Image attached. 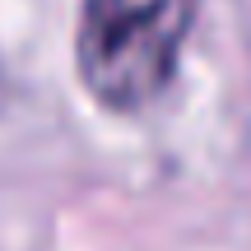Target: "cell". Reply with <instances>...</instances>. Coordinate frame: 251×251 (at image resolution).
I'll return each instance as SVG.
<instances>
[{
  "mask_svg": "<svg viewBox=\"0 0 251 251\" xmlns=\"http://www.w3.org/2000/svg\"><path fill=\"white\" fill-rule=\"evenodd\" d=\"M196 0H84L79 9V75L112 112L149 107L177 75Z\"/></svg>",
  "mask_w": 251,
  "mask_h": 251,
  "instance_id": "6da1fadb",
  "label": "cell"
}]
</instances>
